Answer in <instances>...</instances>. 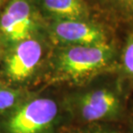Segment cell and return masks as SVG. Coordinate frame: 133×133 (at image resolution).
<instances>
[{
    "label": "cell",
    "mask_w": 133,
    "mask_h": 133,
    "mask_svg": "<svg viewBox=\"0 0 133 133\" xmlns=\"http://www.w3.org/2000/svg\"><path fill=\"white\" fill-rule=\"evenodd\" d=\"M49 62L45 81L49 85L83 87L111 64L113 49L109 42L58 47Z\"/></svg>",
    "instance_id": "6da1fadb"
},
{
    "label": "cell",
    "mask_w": 133,
    "mask_h": 133,
    "mask_svg": "<svg viewBox=\"0 0 133 133\" xmlns=\"http://www.w3.org/2000/svg\"><path fill=\"white\" fill-rule=\"evenodd\" d=\"M64 112L81 126L118 121L125 111V99L118 87L99 86L76 90L64 97Z\"/></svg>",
    "instance_id": "7a4b0ae2"
},
{
    "label": "cell",
    "mask_w": 133,
    "mask_h": 133,
    "mask_svg": "<svg viewBox=\"0 0 133 133\" xmlns=\"http://www.w3.org/2000/svg\"><path fill=\"white\" fill-rule=\"evenodd\" d=\"M62 104L34 94L12 111L0 117V133H56Z\"/></svg>",
    "instance_id": "3957f363"
},
{
    "label": "cell",
    "mask_w": 133,
    "mask_h": 133,
    "mask_svg": "<svg viewBox=\"0 0 133 133\" xmlns=\"http://www.w3.org/2000/svg\"><path fill=\"white\" fill-rule=\"evenodd\" d=\"M46 46L39 35L4 50L2 74L6 85L28 89L45 62Z\"/></svg>",
    "instance_id": "277c9868"
},
{
    "label": "cell",
    "mask_w": 133,
    "mask_h": 133,
    "mask_svg": "<svg viewBox=\"0 0 133 133\" xmlns=\"http://www.w3.org/2000/svg\"><path fill=\"white\" fill-rule=\"evenodd\" d=\"M39 21L32 0H10L0 16V48L4 50L37 36Z\"/></svg>",
    "instance_id": "5b68a950"
},
{
    "label": "cell",
    "mask_w": 133,
    "mask_h": 133,
    "mask_svg": "<svg viewBox=\"0 0 133 133\" xmlns=\"http://www.w3.org/2000/svg\"><path fill=\"white\" fill-rule=\"evenodd\" d=\"M49 37L56 48L108 42L102 29L83 19L55 20L49 27Z\"/></svg>",
    "instance_id": "8992f818"
},
{
    "label": "cell",
    "mask_w": 133,
    "mask_h": 133,
    "mask_svg": "<svg viewBox=\"0 0 133 133\" xmlns=\"http://www.w3.org/2000/svg\"><path fill=\"white\" fill-rule=\"evenodd\" d=\"M41 4L55 20L84 19L87 15L83 0H41Z\"/></svg>",
    "instance_id": "52a82bcc"
},
{
    "label": "cell",
    "mask_w": 133,
    "mask_h": 133,
    "mask_svg": "<svg viewBox=\"0 0 133 133\" xmlns=\"http://www.w3.org/2000/svg\"><path fill=\"white\" fill-rule=\"evenodd\" d=\"M34 94L28 89L14 87L0 81V117L12 111Z\"/></svg>",
    "instance_id": "ba28073f"
},
{
    "label": "cell",
    "mask_w": 133,
    "mask_h": 133,
    "mask_svg": "<svg viewBox=\"0 0 133 133\" xmlns=\"http://www.w3.org/2000/svg\"><path fill=\"white\" fill-rule=\"evenodd\" d=\"M71 133H122L118 130L107 126V124H95L81 126Z\"/></svg>",
    "instance_id": "9c48e42d"
},
{
    "label": "cell",
    "mask_w": 133,
    "mask_h": 133,
    "mask_svg": "<svg viewBox=\"0 0 133 133\" xmlns=\"http://www.w3.org/2000/svg\"><path fill=\"white\" fill-rule=\"evenodd\" d=\"M122 62L125 74L133 78V38L130 40L124 48Z\"/></svg>",
    "instance_id": "30bf717a"
},
{
    "label": "cell",
    "mask_w": 133,
    "mask_h": 133,
    "mask_svg": "<svg viewBox=\"0 0 133 133\" xmlns=\"http://www.w3.org/2000/svg\"><path fill=\"white\" fill-rule=\"evenodd\" d=\"M121 1L124 2L127 5H130V6L133 7V0H121Z\"/></svg>",
    "instance_id": "8fae6325"
},
{
    "label": "cell",
    "mask_w": 133,
    "mask_h": 133,
    "mask_svg": "<svg viewBox=\"0 0 133 133\" xmlns=\"http://www.w3.org/2000/svg\"><path fill=\"white\" fill-rule=\"evenodd\" d=\"M131 133H133V120L131 121Z\"/></svg>",
    "instance_id": "7c38bea8"
},
{
    "label": "cell",
    "mask_w": 133,
    "mask_h": 133,
    "mask_svg": "<svg viewBox=\"0 0 133 133\" xmlns=\"http://www.w3.org/2000/svg\"><path fill=\"white\" fill-rule=\"evenodd\" d=\"M0 4H1V0H0Z\"/></svg>",
    "instance_id": "4fadbf2b"
}]
</instances>
